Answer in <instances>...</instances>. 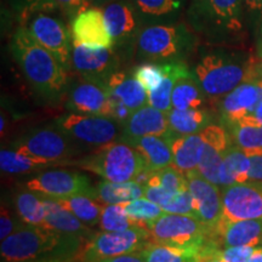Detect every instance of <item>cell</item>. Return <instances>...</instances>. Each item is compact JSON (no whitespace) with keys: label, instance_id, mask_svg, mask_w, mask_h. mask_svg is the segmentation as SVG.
Here are the masks:
<instances>
[{"label":"cell","instance_id":"6da1fadb","mask_svg":"<svg viewBox=\"0 0 262 262\" xmlns=\"http://www.w3.org/2000/svg\"><path fill=\"white\" fill-rule=\"evenodd\" d=\"M10 50L26 79L39 96L51 102L61 98L67 89L68 71L24 26L15 31L10 41Z\"/></svg>","mask_w":262,"mask_h":262},{"label":"cell","instance_id":"7a4b0ae2","mask_svg":"<svg viewBox=\"0 0 262 262\" xmlns=\"http://www.w3.org/2000/svg\"><path fill=\"white\" fill-rule=\"evenodd\" d=\"M83 239L41 226L27 225L2 241V257L5 262H27L55 253L67 258L79 249Z\"/></svg>","mask_w":262,"mask_h":262},{"label":"cell","instance_id":"3957f363","mask_svg":"<svg viewBox=\"0 0 262 262\" xmlns=\"http://www.w3.org/2000/svg\"><path fill=\"white\" fill-rule=\"evenodd\" d=\"M205 96L219 100L249 81H258L260 72L253 62H241L225 52H209L193 70Z\"/></svg>","mask_w":262,"mask_h":262},{"label":"cell","instance_id":"277c9868","mask_svg":"<svg viewBox=\"0 0 262 262\" xmlns=\"http://www.w3.org/2000/svg\"><path fill=\"white\" fill-rule=\"evenodd\" d=\"M195 44L193 32L185 24L147 25L136 42L140 60L156 63L182 61Z\"/></svg>","mask_w":262,"mask_h":262},{"label":"cell","instance_id":"5b68a950","mask_svg":"<svg viewBox=\"0 0 262 262\" xmlns=\"http://www.w3.org/2000/svg\"><path fill=\"white\" fill-rule=\"evenodd\" d=\"M244 11L243 0H191L186 16L195 33L219 39L241 33Z\"/></svg>","mask_w":262,"mask_h":262},{"label":"cell","instance_id":"8992f818","mask_svg":"<svg viewBox=\"0 0 262 262\" xmlns=\"http://www.w3.org/2000/svg\"><path fill=\"white\" fill-rule=\"evenodd\" d=\"M70 165L89 170L112 182L137 181L141 173L146 171L145 162L140 153L123 141L98 148L89 157L73 160Z\"/></svg>","mask_w":262,"mask_h":262},{"label":"cell","instance_id":"52a82bcc","mask_svg":"<svg viewBox=\"0 0 262 262\" xmlns=\"http://www.w3.org/2000/svg\"><path fill=\"white\" fill-rule=\"evenodd\" d=\"M150 243L175 247L204 248L211 241L208 228L198 217L180 214H164L147 221Z\"/></svg>","mask_w":262,"mask_h":262},{"label":"cell","instance_id":"ba28073f","mask_svg":"<svg viewBox=\"0 0 262 262\" xmlns=\"http://www.w3.org/2000/svg\"><path fill=\"white\" fill-rule=\"evenodd\" d=\"M58 127L73 142L93 147L95 149L102 148L110 143L122 141L124 126L113 118L94 114L71 113L61 117L57 120Z\"/></svg>","mask_w":262,"mask_h":262},{"label":"cell","instance_id":"9c48e42d","mask_svg":"<svg viewBox=\"0 0 262 262\" xmlns=\"http://www.w3.org/2000/svg\"><path fill=\"white\" fill-rule=\"evenodd\" d=\"M56 14H63V12L60 10L34 12L21 26L27 28L32 37L41 47L50 51L66 70L70 72L72 68L73 38H71L72 32L68 31L67 26Z\"/></svg>","mask_w":262,"mask_h":262},{"label":"cell","instance_id":"30bf717a","mask_svg":"<svg viewBox=\"0 0 262 262\" xmlns=\"http://www.w3.org/2000/svg\"><path fill=\"white\" fill-rule=\"evenodd\" d=\"M150 243L145 227H133L122 232H101L88 241L80 254L81 262H96L103 258L139 253Z\"/></svg>","mask_w":262,"mask_h":262},{"label":"cell","instance_id":"8fae6325","mask_svg":"<svg viewBox=\"0 0 262 262\" xmlns=\"http://www.w3.org/2000/svg\"><path fill=\"white\" fill-rule=\"evenodd\" d=\"M101 10L113 38L116 51L136 47L140 33L145 28V22L133 0H113L101 6Z\"/></svg>","mask_w":262,"mask_h":262},{"label":"cell","instance_id":"7c38bea8","mask_svg":"<svg viewBox=\"0 0 262 262\" xmlns=\"http://www.w3.org/2000/svg\"><path fill=\"white\" fill-rule=\"evenodd\" d=\"M26 187L38 194L52 199L70 198L73 195L95 196V187L83 173L70 170H47L38 173L26 183Z\"/></svg>","mask_w":262,"mask_h":262},{"label":"cell","instance_id":"4fadbf2b","mask_svg":"<svg viewBox=\"0 0 262 262\" xmlns=\"http://www.w3.org/2000/svg\"><path fill=\"white\" fill-rule=\"evenodd\" d=\"M119 63L120 56L114 48H90L73 40L71 64L79 77L107 84Z\"/></svg>","mask_w":262,"mask_h":262},{"label":"cell","instance_id":"5bb4252c","mask_svg":"<svg viewBox=\"0 0 262 262\" xmlns=\"http://www.w3.org/2000/svg\"><path fill=\"white\" fill-rule=\"evenodd\" d=\"M70 140L61 130L39 129L16 141L14 149L33 158L64 162L77 152Z\"/></svg>","mask_w":262,"mask_h":262},{"label":"cell","instance_id":"9a60e30c","mask_svg":"<svg viewBox=\"0 0 262 262\" xmlns=\"http://www.w3.org/2000/svg\"><path fill=\"white\" fill-rule=\"evenodd\" d=\"M222 208L221 222L262 219V183L248 181L226 186Z\"/></svg>","mask_w":262,"mask_h":262},{"label":"cell","instance_id":"2e32d148","mask_svg":"<svg viewBox=\"0 0 262 262\" xmlns=\"http://www.w3.org/2000/svg\"><path fill=\"white\" fill-rule=\"evenodd\" d=\"M185 175L188 181V189L194 201L196 215L208 228L211 241H214L224 214L222 195L219 191V186L203 178L196 169L185 172Z\"/></svg>","mask_w":262,"mask_h":262},{"label":"cell","instance_id":"e0dca14e","mask_svg":"<svg viewBox=\"0 0 262 262\" xmlns=\"http://www.w3.org/2000/svg\"><path fill=\"white\" fill-rule=\"evenodd\" d=\"M67 106L77 113L113 118V98L107 84L79 77L68 90Z\"/></svg>","mask_w":262,"mask_h":262},{"label":"cell","instance_id":"ac0fdd59","mask_svg":"<svg viewBox=\"0 0 262 262\" xmlns=\"http://www.w3.org/2000/svg\"><path fill=\"white\" fill-rule=\"evenodd\" d=\"M74 41L90 48H113L114 41L100 6H91L71 21Z\"/></svg>","mask_w":262,"mask_h":262},{"label":"cell","instance_id":"d6986e66","mask_svg":"<svg viewBox=\"0 0 262 262\" xmlns=\"http://www.w3.org/2000/svg\"><path fill=\"white\" fill-rule=\"evenodd\" d=\"M168 114L150 104L134 111L127 122L123 125L122 141L129 143L145 136H169L173 139L172 133L170 131Z\"/></svg>","mask_w":262,"mask_h":262},{"label":"cell","instance_id":"ffe728a7","mask_svg":"<svg viewBox=\"0 0 262 262\" xmlns=\"http://www.w3.org/2000/svg\"><path fill=\"white\" fill-rule=\"evenodd\" d=\"M201 135L204 147L196 170L208 181L220 186V166L228 150L227 133L219 125H208L201 131Z\"/></svg>","mask_w":262,"mask_h":262},{"label":"cell","instance_id":"44dd1931","mask_svg":"<svg viewBox=\"0 0 262 262\" xmlns=\"http://www.w3.org/2000/svg\"><path fill=\"white\" fill-rule=\"evenodd\" d=\"M262 101V80L244 83L226 95L222 100V113L228 122L237 124L242 118L253 113Z\"/></svg>","mask_w":262,"mask_h":262},{"label":"cell","instance_id":"7402d4cb","mask_svg":"<svg viewBox=\"0 0 262 262\" xmlns=\"http://www.w3.org/2000/svg\"><path fill=\"white\" fill-rule=\"evenodd\" d=\"M171 140L169 136H145L131 141L129 145L142 157L147 171L157 172L173 165Z\"/></svg>","mask_w":262,"mask_h":262},{"label":"cell","instance_id":"603a6c76","mask_svg":"<svg viewBox=\"0 0 262 262\" xmlns=\"http://www.w3.org/2000/svg\"><path fill=\"white\" fill-rule=\"evenodd\" d=\"M214 241L217 244L221 241L226 247H256L262 242V219L220 222Z\"/></svg>","mask_w":262,"mask_h":262},{"label":"cell","instance_id":"cb8c5ba5","mask_svg":"<svg viewBox=\"0 0 262 262\" xmlns=\"http://www.w3.org/2000/svg\"><path fill=\"white\" fill-rule=\"evenodd\" d=\"M40 196L44 199L45 210H47L45 222H47L48 228L55 229V231L68 235H74V237H79L81 239H88V241H90L94 237L95 234L89 228V226L81 222L73 212H71L70 210L63 208L55 199L48 198V196L44 195Z\"/></svg>","mask_w":262,"mask_h":262},{"label":"cell","instance_id":"d4e9b609","mask_svg":"<svg viewBox=\"0 0 262 262\" xmlns=\"http://www.w3.org/2000/svg\"><path fill=\"white\" fill-rule=\"evenodd\" d=\"M107 86L111 94L119 98L131 112L148 104V93L134 74L117 71L107 80Z\"/></svg>","mask_w":262,"mask_h":262},{"label":"cell","instance_id":"484cf974","mask_svg":"<svg viewBox=\"0 0 262 262\" xmlns=\"http://www.w3.org/2000/svg\"><path fill=\"white\" fill-rule=\"evenodd\" d=\"M204 140L201 133L192 135H181L171 140L173 166L183 173L198 169Z\"/></svg>","mask_w":262,"mask_h":262},{"label":"cell","instance_id":"4316f807","mask_svg":"<svg viewBox=\"0 0 262 262\" xmlns=\"http://www.w3.org/2000/svg\"><path fill=\"white\" fill-rule=\"evenodd\" d=\"M209 243L204 248L149 243L141 254L146 262H202Z\"/></svg>","mask_w":262,"mask_h":262},{"label":"cell","instance_id":"83f0119b","mask_svg":"<svg viewBox=\"0 0 262 262\" xmlns=\"http://www.w3.org/2000/svg\"><path fill=\"white\" fill-rule=\"evenodd\" d=\"M145 25L171 24L181 15L185 0H133Z\"/></svg>","mask_w":262,"mask_h":262},{"label":"cell","instance_id":"f1b7e54d","mask_svg":"<svg viewBox=\"0 0 262 262\" xmlns=\"http://www.w3.org/2000/svg\"><path fill=\"white\" fill-rule=\"evenodd\" d=\"M164 70H165V74H164L163 81L156 90L148 93V104L156 107L157 110L169 113L172 110L171 97L176 81L189 70L183 61L164 63Z\"/></svg>","mask_w":262,"mask_h":262},{"label":"cell","instance_id":"f546056e","mask_svg":"<svg viewBox=\"0 0 262 262\" xmlns=\"http://www.w3.org/2000/svg\"><path fill=\"white\" fill-rule=\"evenodd\" d=\"M205 94L193 72L188 71L179 78L172 91V108L176 110H201Z\"/></svg>","mask_w":262,"mask_h":262},{"label":"cell","instance_id":"4dcf8cb0","mask_svg":"<svg viewBox=\"0 0 262 262\" xmlns=\"http://www.w3.org/2000/svg\"><path fill=\"white\" fill-rule=\"evenodd\" d=\"M70 163L68 160L55 162V160L33 158V157L22 155L15 149L3 148L0 152V168L8 173H29L52 168V166L70 165Z\"/></svg>","mask_w":262,"mask_h":262},{"label":"cell","instance_id":"1f68e13d","mask_svg":"<svg viewBox=\"0 0 262 262\" xmlns=\"http://www.w3.org/2000/svg\"><path fill=\"white\" fill-rule=\"evenodd\" d=\"M95 196L104 204H122L145 196V185L137 181L130 182H100L95 187Z\"/></svg>","mask_w":262,"mask_h":262},{"label":"cell","instance_id":"d6a6232c","mask_svg":"<svg viewBox=\"0 0 262 262\" xmlns=\"http://www.w3.org/2000/svg\"><path fill=\"white\" fill-rule=\"evenodd\" d=\"M250 157L241 148H228L220 166V186H231L249 181Z\"/></svg>","mask_w":262,"mask_h":262},{"label":"cell","instance_id":"836d02e7","mask_svg":"<svg viewBox=\"0 0 262 262\" xmlns=\"http://www.w3.org/2000/svg\"><path fill=\"white\" fill-rule=\"evenodd\" d=\"M170 131L176 135H192L201 133L208 126V113L203 110H176L172 108L169 114Z\"/></svg>","mask_w":262,"mask_h":262},{"label":"cell","instance_id":"e575fe53","mask_svg":"<svg viewBox=\"0 0 262 262\" xmlns=\"http://www.w3.org/2000/svg\"><path fill=\"white\" fill-rule=\"evenodd\" d=\"M14 203L16 214L21 217L25 224L47 227V222H45L47 210H45L44 199L40 195L28 189V191L19 192L18 194H16Z\"/></svg>","mask_w":262,"mask_h":262},{"label":"cell","instance_id":"d590c367","mask_svg":"<svg viewBox=\"0 0 262 262\" xmlns=\"http://www.w3.org/2000/svg\"><path fill=\"white\" fill-rule=\"evenodd\" d=\"M63 208L70 210L77 216L85 225L95 226L100 224L101 214H102L103 206H101L100 202L91 195H73L70 198L55 199Z\"/></svg>","mask_w":262,"mask_h":262},{"label":"cell","instance_id":"8d00e7d4","mask_svg":"<svg viewBox=\"0 0 262 262\" xmlns=\"http://www.w3.org/2000/svg\"><path fill=\"white\" fill-rule=\"evenodd\" d=\"M142 227L140 222L127 215L124 203L122 204H107L103 206L100 219V227L104 232H122L133 227Z\"/></svg>","mask_w":262,"mask_h":262},{"label":"cell","instance_id":"74e56055","mask_svg":"<svg viewBox=\"0 0 262 262\" xmlns=\"http://www.w3.org/2000/svg\"><path fill=\"white\" fill-rule=\"evenodd\" d=\"M145 186L163 187L172 193L188 191V181L186 179V175L173 165L150 173Z\"/></svg>","mask_w":262,"mask_h":262},{"label":"cell","instance_id":"f35d334b","mask_svg":"<svg viewBox=\"0 0 262 262\" xmlns=\"http://www.w3.org/2000/svg\"><path fill=\"white\" fill-rule=\"evenodd\" d=\"M233 139L247 156H262V126L235 124Z\"/></svg>","mask_w":262,"mask_h":262},{"label":"cell","instance_id":"ab89813d","mask_svg":"<svg viewBox=\"0 0 262 262\" xmlns=\"http://www.w3.org/2000/svg\"><path fill=\"white\" fill-rule=\"evenodd\" d=\"M10 11L21 26L29 16L38 11H62L55 0H8Z\"/></svg>","mask_w":262,"mask_h":262},{"label":"cell","instance_id":"60d3db41","mask_svg":"<svg viewBox=\"0 0 262 262\" xmlns=\"http://www.w3.org/2000/svg\"><path fill=\"white\" fill-rule=\"evenodd\" d=\"M124 206H125L127 215L133 217L134 220L140 222L141 226L145 228L147 221L156 220V219L166 214L162 206L148 201L145 196H141V198H137L135 201L124 203Z\"/></svg>","mask_w":262,"mask_h":262},{"label":"cell","instance_id":"b9f144b4","mask_svg":"<svg viewBox=\"0 0 262 262\" xmlns=\"http://www.w3.org/2000/svg\"><path fill=\"white\" fill-rule=\"evenodd\" d=\"M133 74L139 80V83L145 88L147 93H150V91L156 90L163 81L165 70H164V63L146 62V63L136 67Z\"/></svg>","mask_w":262,"mask_h":262},{"label":"cell","instance_id":"7bdbcfd3","mask_svg":"<svg viewBox=\"0 0 262 262\" xmlns=\"http://www.w3.org/2000/svg\"><path fill=\"white\" fill-rule=\"evenodd\" d=\"M164 211L168 212V214L189 215L198 217L195 211L194 201H193V196L191 194V192H189V189L185 192L176 193V194L172 196L171 201L168 203V205L164 208Z\"/></svg>","mask_w":262,"mask_h":262},{"label":"cell","instance_id":"ee69618b","mask_svg":"<svg viewBox=\"0 0 262 262\" xmlns=\"http://www.w3.org/2000/svg\"><path fill=\"white\" fill-rule=\"evenodd\" d=\"M25 225L26 224L21 220V217L10 211L8 206H2V215H0V238L2 241H4L10 234H12Z\"/></svg>","mask_w":262,"mask_h":262},{"label":"cell","instance_id":"f6af8a7d","mask_svg":"<svg viewBox=\"0 0 262 262\" xmlns=\"http://www.w3.org/2000/svg\"><path fill=\"white\" fill-rule=\"evenodd\" d=\"M255 250V247L241 245V247H227L219 251V256L224 262H248Z\"/></svg>","mask_w":262,"mask_h":262},{"label":"cell","instance_id":"bcb514c9","mask_svg":"<svg viewBox=\"0 0 262 262\" xmlns=\"http://www.w3.org/2000/svg\"><path fill=\"white\" fill-rule=\"evenodd\" d=\"M55 3L71 21L80 12L95 6L93 0H55Z\"/></svg>","mask_w":262,"mask_h":262},{"label":"cell","instance_id":"7dc6e473","mask_svg":"<svg viewBox=\"0 0 262 262\" xmlns=\"http://www.w3.org/2000/svg\"><path fill=\"white\" fill-rule=\"evenodd\" d=\"M176 193L166 191L165 188L163 187H152V186H145V198L148 199V201L156 203L159 206H162L164 209L168 203L171 201L172 196L175 195Z\"/></svg>","mask_w":262,"mask_h":262},{"label":"cell","instance_id":"c3c4849f","mask_svg":"<svg viewBox=\"0 0 262 262\" xmlns=\"http://www.w3.org/2000/svg\"><path fill=\"white\" fill-rule=\"evenodd\" d=\"M249 182L262 183V156H251L250 157Z\"/></svg>","mask_w":262,"mask_h":262},{"label":"cell","instance_id":"681fc988","mask_svg":"<svg viewBox=\"0 0 262 262\" xmlns=\"http://www.w3.org/2000/svg\"><path fill=\"white\" fill-rule=\"evenodd\" d=\"M239 125H251V126H262V101L257 104L256 108L249 116L242 118L237 123Z\"/></svg>","mask_w":262,"mask_h":262},{"label":"cell","instance_id":"f907efd6","mask_svg":"<svg viewBox=\"0 0 262 262\" xmlns=\"http://www.w3.org/2000/svg\"><path fill=\"white\" fill-rule=\"evenodd\" d=\"M96 262H146L143 255L139 253H133V254H126V255H120V256H114V257H108L103 258V260L96 261Z\"/></svg>","mask_w":262,"mask_h":262},{"label":"cell","instance_id":"816d5d0a","mask_svg":"<svg viewBox=\"0 0 262 262\" xmlns=\"http://www.w3.org/2000/svg\"><path fill=\"white\" fill-rule=\"evenodd\" d=\"M244 10L249 14H258L262 12V0H243Z\"/></svg>","mask_w":262,"mask_h":262},{"label":"cell","instance_id":"f5cc1de1","mask_svg":"<svg viewBox=\"0 0 262 262\" xmlns=\"http://www.w3.org/2000/svg\"><path fill=\"white\" fill-rule=\"evenodd\" d=\"M248 262H262V248H255L254 253Z\"/></svg>","mask_w":262,"mask_h":262},{"label":"cell","instance_id":"db71d44e","mask_svg":"<svg viewBox=\"0 0 262 262\" xmlns=\"http://www.w3.org/2000/svg\"><path fill=\"white\" fill-rule=\"evenodd\" d=\"M27 262H66V258L63 257H51V258H39V260H32Z\"/></svg>","mask_w":262,"mask_h":262},{"label":"cell","instance_id":"11a10c76","mask_svg":"<svg viewBox=\"0 0 262 262\" xmlns=\"http://www.w3.org/2000/svg\"><path fill=\"white\" fill-rule=\"evenodd\" d=\"M257 55L258 57L262 58V24H261L260 34H258V40H257Z\"/></svg>","mask_w":262,"mask_h":262},{"label":"cell","instance_id":"9f6ffc18","mask_svg":"<svg viewBox=\"0 0 262 262\" xmlns=\"http://www.w3.org/2000/svg\"><path fill=\"white\" fill-rule=\"evenodd\" d=\"M220 251V250H219ZM219 251L216 254H214V255H211V256H209V257H206L204 261L203 262H224L220 258V256H219Z\"/></svg>","mask_w":262,"mask_h":262},{"label":"cell","instance_id":"6f0895ef","mask_svg":"<svg viewBox=\"0 0 262 262\" xmlns=\"http://www.w3.org/2000/svg\"><path fill=\"white\" fill-rule=\"evenodd\" d=\"M111 2H113V0H93V3H94V5L95 6H103L104 4H107V3H111Z\"/></svg>","mask_w":262,"mask_h":262},{"label":"cell","instance_id":"680465c9","mask_svg":"<svg viewBox=\"0 0 262 262\" xmlns=\"http://www.w3.org/2000/svg\"><path fill=\"white\" fill-rule=\"evenodd\" d=\"M258 72H260V80H262V62L260 64V68H258Z\"/></svg>","mask_w":262,"mask_h":262}]
</instances>
